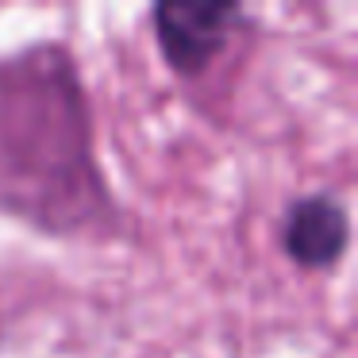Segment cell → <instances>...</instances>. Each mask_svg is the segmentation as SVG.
Here are the masks:
<instances>
[{
    "instance_id": "1",
    "label": "cell",
    "mask_w": 358,
    "mask_h": 358,
    "mask_svg": "<svg viewBox=\"0 0 358 358\" xmlns=\"http://www.w3.org/2000/svg\"><path fill=\"white\" fill-rule=\"evenodd\" d=\"M239 20V4L224 0H162L155 8V35L173 70L201 73L227 47Z\"/></svg>"
},
{
    "instance_id": "2",
    "label": "cell",
    "mask_w": 358,
    "mask_h": 358,
    "mask_svg": "<svg viewBox=\"0 0 358 358\" xmlns=\"http://www.w3.org/2000/svg\"><path fill=\"white\" fill-rule=\"evenodd\" d=\"M350 216L339 196L308 193L285 216V250L304 270H327L347 255Z\"/></svg>"
}]
</instances>
